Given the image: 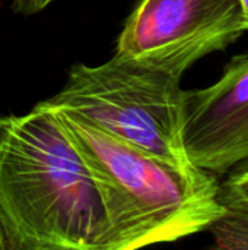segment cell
I'll use <instances>...</instances> for the list:
<instances>
[{
    "mask_svg": "<svg viewBox=\"0 0 248 250\" xmlns=\"http://www.w3.org/2000/svg\"><path fill=\"white\" fill-rule=\"evenodd\" d=\"M0 250H6V243H4V237L1 234V230H0Z\"/></svg>",
    "mask_w": 248,
    "mask_h": 250,
    "instance_id": "30bf717a",
    "label": "cell"
},
{
    "mask_svg": "<svg viewBox=\"0 0 248 250\" xmlns=\"http://www.w3.org/2000/svg\"><path fill=\"white\" fill-rule=\"evenodd\" d=\"M183 142L190 161L213 174L248 160V51L234 56L215 83L184 91Z\"/></svg>",
    "mask_w": 248,
    "mask_h": 250,
    "instance_id": "5b68a950",
    "label": "cell"
},
{
    "mask_svg": "<svg viewBox=\"0 0 248 250\" xmlns=\"http://www.w3.org/2000/svg\"><path fill=\"white\" fill-rule=\"evenodd\" d=\"M209 230L216 248L248 250V209H225Z\"/></svg>",
    "mask_w": 248,
    "mask_h": 250,
    "instance_id": "8992f818",
    "label": "cell"
},
{
    "mask_svg": "<svg viewBox=\"0 0 248 250\" xmlns=\"http://www.w3.org/2000/svg\"><path fill=\"white\" fill-rule=\"evenodd\" d=\"M53 110L96 185L107 220L105 250L175 242L209 230L225 212L213 173L181 170L70 111Z\"/></svg>",
    "mask_w": 248,
    "mask_h": 250,
    "instance_id": "7a4b0ae2",
    "label": "cell"
},
{
    "mask_svg": "<svg viewBox=\"0 0 248 250\" xmlns=\"http://www.w3.org/2000/svg\"><path fill=\"white\" fill-rule=\"evenodd\" d=\"M41 103L181 170H199L183 142L181 79L162 70L117 54L95 66L76 63L63 88Z\"/></svg>",
    "mask_w": 248,
    "mask_h": 250,
    "instance_id": "3957f363",
    "label": "cell"
},
{
    "mask_svg": "<svg viewBox=\"0 0 248 250\" xmlns=\"http://www.w3.org/2000/svg\"><path fill=\"white\" fill-rule=\"evenodd\" d=\"M0 230L6 250H105L96 185L42 103L0 116Z\"/></svg>",
    "mask_w": 248,
    "mask_h": 250,
    "instance_id": "6da1fadb",
    "label": "cell"
},
{
    "mask_svg": "<svg viewBox=\"0 0 248 250\" xmlns=\"http://www.w3.org/2000/svg\"><path fill=\"white\" fill-rule=\"evenodd\" d=\"M241 10V23L244 31H248V0H238Z\"/></svg>",
    "mask_w": 248,
    "mask_h": 250,
    "instance_id": "9c48e42d",
    "label": "cell"
},
{
    "mask_svg": "<svg viewBox=\"0 0 248 250\" xmlns=\"http://www.w3.org/2000/svg\"><path fill=\"white\" fill-rule=\"evenodd\" d=\"M54 0H12V9L20 16H32L39 13Z\"/></svg>",
    "mask_w": 248,
    "mask_h": 250,
    "instance_id": "ba28073f",
    "label": "cell"
},
{
    "mask_svg": "<svg viewBox=\"0 0 248 250\" xmlns=\"http://www.w3.org/2000/svg\"><path fill=\"white\" fill-rule=\"evenodd\" d=\"M238 0H139L117 38V56L178 79L244 34Z\"/></svg>",
    "mask_w": 248,
    "mask_h": 250,
    "instance_id": "277c9868",
    "label": "cell"
},
{
    "mask_svg": "<svg viewBox=\"0 0 248 250\" xmlns=\"http://www.w3.org/2000/svg\"><path fill=\"white\" fill-rule=\"evenodd\" d=\"M224 182H219V202L225 209H248V160L228 170Z\"/></svg>",
    "mask_w": 248,
    "mask_h": 250,
    "instance_id": "52a82bcc",
    "label": "cell"
}]
</instances>
